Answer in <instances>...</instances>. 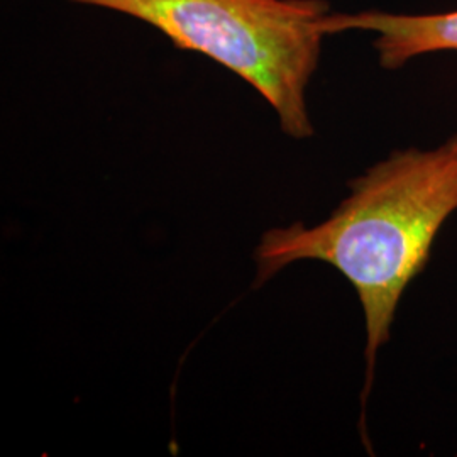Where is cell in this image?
Here are the masks:
<instances>
[{"label": "cell", "instance_id": "obj_1", "mask_svg": "<svg viewBox=\"0 0 457 457\" xmlns=\"http://www.w3.org/2000/svg\"><path fill=\"white\" fill-rule=\"evenodd\" d=\"M457 212V134L439 146L393 151L349 181V195L317 226L271 228L256 247L260 287L296 262L330 264L356 290L366 324V402L376 354L390 341L398 303Z\"/></svg>", "mask_w": 457, "mask_h": 457}, {"label": "cell", "instance_id": "obj_2", "mask_svg": "<svg viewBox=\"0 0 457 457\" xmlns=\"http://www.w3.org/2000/svg\"><path fill=\"white\" fill-rule=\"evenodd\" d=\"M132 17L251 85L292 139L313 136L307 92L320 63L326 0H66Z\"/></svg>", "mask_w": 457, "mask_h": 457}, {"label": "cell", "instance_id": "obj_3", "mask_svg": "<svg viewBox=\"0 0 457 457\" xmlns=\"http://www.w3.org/2000/svg\"><path fill=\"white\" fill-rule=\"evenodd\" d=\"M327 36L366 33L381 68L395 71L427 54L457 53V9L445 12H388L358 11L328 12L324 19Z\"/></svg>", "mask_w": 457, "mask_h": 457}]
</instances>
